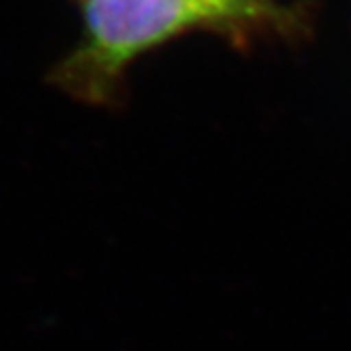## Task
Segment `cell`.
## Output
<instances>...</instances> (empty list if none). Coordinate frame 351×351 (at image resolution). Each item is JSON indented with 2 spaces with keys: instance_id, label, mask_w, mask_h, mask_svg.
<instances>
[{
  "instance_id": "1",
  "label": "cell",
  "mask_w": 351,
  "mask_h": 351,
  "mask_svg": "<svg viewBox=\"0 0 351 351\" xmlns=\"http://www.w3.org/2000/svg\"><path fill=\"white\" fill-rule=\"evenodd\" d=\"M84 34L53 80L92 104L112 100L127 64L195 29L244 34L291 22L274 0H80Z\"/></svg>"
}]
</instances>
